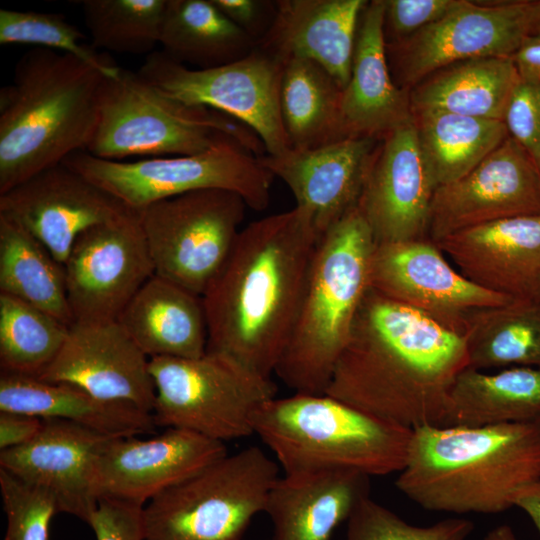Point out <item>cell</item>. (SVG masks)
<instances>
[{
	"mask_svg": "<svg viewBox=\"0 0 540 540\" xmlns=\"http://www.w3.org/2000/svg\"><path fill=\"white\" fill-rule=\"evenodd\" d=\"M468 367L463 336L369 289L325 394L410 430L443 426Z\"/></svg>",
	"mask_w": 540,
	"mask_h": 540,
	"instance_id": "6da1fadb",
	"label": "cell"
},
{
	"mask_svg": "<svg viewBox=\"0 0 540 540\" xmlns=\"http://www.w3.org/2000/svg\"><path fill=\"white\" fill-rule=\"evenodd\" d=\"M320 238L297 206L243 227L202 295L207 350L272 377L288 343Z\"/></svg>",
	"mask_w": 540,
	"mask_h": 540,
	"instance_id": "7a4b0ae2",
	"label": "cell"
},
{
	"mask_svg": "<svg viewBox=\"0 0 540 540\" xmlns=\"http://www.w3.org/2000/svg\"><path fill=\"white\" fill-rule=\"evenodd\" d=\"M540 480V422L412 431L395 485L430 511L496 514Z\"/></svg>",
	"mask_w": 540,
	"mask_h": 540,
	"instance_id": "3957f363",
	"label": "cell"
},
{
	"mask_svg": "<svg viewBox=\"0 0 540 540\" xmlns=\"http://www.w3.org/2000/svg\"><path fill=\"white\" fill-rule=\"evenodd\" d=\"M105 76L80 59L27 51L0 90V195L68 156L86 151Z\"/></svg>",
	"mask_w": 540,
	"mask_h": 540,
	"instance_id": "277c9868",
	"label": "cell"
},
{
	"mask_svg": "<svg viewBox=\"0 0 540 540\" xmlns=\"http://www.w3.org/2000/svg\"><path fill=\"white\" fill-rule=\"evenodd\" d=\"M375 242L356 207L319 238L275 374L295 393L325 394L368 292Z\"/></svg>",
	"mask_w": 540,
	"mask_h": 540,
	"instance_id": "5b68a950",
	"label": "cell"
},
{
	"mask_svg": "<svg viewBox=\"0 0 540 540\" xmlns=\"http://www.w3.org/2000/svg\"><path fill=\"white\" fill-rule=\"evenodd\" d=\"M253 432L272 451L284 475L356 471L399 473L412 431L327 394L294 393L263 404Z\"/></svg>",
	"mask_w": 540,
	"mask_h": 540,
	"instance_id": "8992f818",
	"label": "cell"
},
{
	"mask_svg": "<svg viewBox=\"0 0 540 540\" xmlns=\"http://www.w3.org/2000/svg\"><path fill=\"white\" fill-rule=\"evenodd\" d=\"M225 135L258 157L266 151L259 137L239 121L170 98L138 72L121 68L117 76L103 80L98 123L86 151L112 161L186 156L210 149Z\"/></svg>",
	"mask_w": 540,
	"mask_h": 540,
	"instance_id": "52a82bcc",
	"label": "cell"
},
{
	"mask_svg": "<svg viewBox=\"0 0 540 540\" xmlns=\"http://www.w3.org/2000/svg\"><path fill=\"white\" fill-rule=\"evenodd\" d=\"M279 469L258 446L227 453L144 505V540H240Z\"/></svg>",
	"mask_w": 540,
	"mask_h": 540,
	"instance_id": "ba28073f",
	"label": "cell"
},
{
	"mask_svg": "<svg viewBox=\"0 0 540 540\" xmlns=\"http://www.w3.org/2000/svg\"><path fill=\"white\" fill-rule=\"evenodd\" d=\"M62 163L137 212L202 189L237 193L248 208L262 211L269 206L274 180L259 157L229 135L194 155L121 162L78 151Z\"/></svg>",
	"mask_w": 540,
	"mask_h": 540,
	"instance_id": "9c48e42d",
	"label": "cell"
},
{
	"mask_svg": "<svg viewBox=\"0 0 540 540\" xmlns=\"http://www.w3.org/2000/svg\"><path fill=\"white\" fill-rule=\"evenodd\" d=\"M149 371L156 426L185 429L221 442L254 434L255 413L277 392L272 377L211 351L197 358L152 357Z\"/></svg>",
	"mask_w": 540,
	"mask_h": 540,
	"instance_id": "30bf717a",
	"label": "cell"
},
{
	"mask_svg": "<svg viewBox=\"0 0 540 540\" xmlns=\"http://www.w3.org/2000/svg\"><path fill=\"white\" fill-rule=\"evenodd\" d=\"M246 208L237 193L202 189L139 211L155 275L202 297L234 246Z\"/></svg>",
	"mask_w": 540,
	"mask_h": 540,
	"instance_id": "8fae6325",
	"label": "cell"
},
{
	"mask_svg": "<svg viewBox=\"0 0 540 540\" xmlns=\"http://www.w3.org/2000/svg\"><path fill=\"white\" fill-rule=\"evenodd\" d=\"M283 71L284 63L255 47L237 61L207 69L153 51L137 72L170 98L239 121L259 137L267 155L277 156L291 149L280 106Z\"/></svg>",
	"mask_w": 540,
	"mask_h": 540,
	"instance_id": "7c38bea8",
	"label": "cell"
},
{
	"mask_svg": "<svg viewBox=\"0 0 540 540\" xmlns=\"http://www.w3.org/2000/svg\"><path fill=\"white\" fill-rule=\"evenodd\" d=\"M533 1L493 4L460 0L444 17L413 35L386 43L405 85L474 58L512 57L532 33Z\"/></svg>",
	"mask_w": 540,
	"mask_h": 540,
	"instance_id": "4fadbf2b",
	"label": "cell"
},
{
	"mask_svg": "<svg viewBox=\"0 0 540 540\" xmlns=\"http://www.w3.org/2000/svg\"><path fill=\"white\" fill-rule=\"evenodd\" d=\"M64 269L74 321L117 320L155 274L139 213L132 211L83 231Z\"/></svg>",
	"mask_w": 540,
	"mask_h": 540,
	"instance_id": "5bb4252c",
	"label": "cell"
},
{
	"mask_svg": "<svg viewBox=\"0 0 540 540\" xmlns=\"http://www.w3.org/2000/svg\"><path fill=\"white\" fill-rule=\"evenodd\" d=\"M369 286L461 336L473 313L513 302L465 278L428 238L375 245Z\"/></svg>",
	"mask_w": 540,
	"mask_h": 540,
	"instance_id": "9a60e30c",
	"label": "cell"
},
{
	"mask_svg": "<svg viewBox=\"0 0 540 540\" xmlns=\"http://www.w3.org/2000/svg\"><path fill=\"white\" fill-rule=\"evenodd\" d=\"M540 215V168L512 137L464 177L436 188L428 238L502 219Z\"/></svg>",
	"mask_w": 540,
	"mask_h": 540,
	"instance_id": "2e32d148",
	"label": "cell"
},
{
	"mask_svg": "<svg viewBox=\"0 0 540 540\" xmlns=\"http://www.w3.org/2000/svg\"><path fill=\"white\" fill-rule=\"evenodd\" d=\"M132 211L63 163L0 195V215L21 225L62 265L83 231Z\"/></svg>",
	"mask_w": 540,
	"mask_h": 540,
	"instance_id": "e0dca14e",
	"label": "cell"
},
{
	"mask_svg": "<svg viewBox=\"0 0 540 540\" xmlns=\"http://www.w3.org/2000/svg\"><path fill=\"white\" fill-rule=\"evenodd\" d=\"M77 386L95 398L151 413L149 357L117 320L74 321L53 362L38 377Z\"/></svg>",
	"mask_w": 540,
	"mask_h": 540,
	"instance_id": "ac0fdd59",
	"label": "cell"
},
{
	"mask_svg": "<svg viewBox=\"0 0 540 540\" xmlns=\"http://www.w3.org/2000/svg\"><path fill=\"white\" fill-rule=\"evenodd\" d=\"M435 190L412 117L381 138L359 198L375 245L427 239Z\"/></svg>",
	"mask_w": 540,
	"mask_h": 540,
	"instance_id": "d6986e66",
	"label": "cell"
},
{
	"mask_svg": "<svg viewBox=\"0 0 540 540\" xmlns=\"http://www.w3.org/2000/svg\"><path fill=\"white\" fill-rule=\"evenodd\" d=\"M226 454L224 442L180 428H166L148 439L116 437L97 462L98 500L111 498L144 506Z\"/></svg>",
	"mask_w": 540,
	"mask_h": 540,
	"instance_id": "ffe728a7",
	"label": "cell"
},
{
	"mask_svg": "<svg viewBox=\"0 0 540 540\" xmlns=\"http://www.w3.org/2000/svg\"><path fill=\"white\" fill-rule=\"evenodd\" d=\"M43 420L40 432L30 442L0 451V468L47 490L55 498L58 512L88 524L98 503L97 462L117 436L64 420Z\"/></svg>",
	"mask_w": 540,
	"mask_h": 540,
	"instance_id": "44dd1931",
	"label": "cell"
},
{
	"mask_svg": "<svg viewBox=\"0 0 540 540\" xmlns=\"http://www.w3.org/2000/svg\"><path fill=\"white\" fill-rule=\"evenodd\" d=\"M381 138H345L311 149L259 157L290 189L320 234L356 208Z\"/></svg>",
	"mask_w": 540,
	"mask_h": 540,
	"instance_id": "7402d4cb",
	"label": "cell"
},
{
	"mask_svg": "<svg viewBox=\"0 0 540 540\" xmlns=\"http://www.w3.org/2000/svg\"><path fill=\"white\" fill-rule=\"evenodd\" d=\"M434 243L477 286L513 302L540 303V215L502 219Z\"/></svg>",
	"mask_w": 540,
	"mask_h": 540,
	"instance_id": "603a6c76",
	"label": "cell"
},
{
	"mask_svg": "<svg viewBox=\"0 0 540 540\" xmlns=\"http://www.w3.org/2000/svg\"><path fill=\"white\" fill-rule=\"evenodd\" d=\"M364 0H278L273 23L256 48L282 63L306 59L323 67L344 88Z\"/></svg>",
	"mask_w": 540,
	"mask_h": 540,
	"instance_id": "cb8c5ba5",
	"label": "cell"
},
{
	"mask_svg": "<svg viewBox=\"0 0 540 540\" xmlns=\"http://www.w3.org/2000/svg\"><path fill=\"white\" fill-rule=\"evenodd\" d=\"M384 15V0H374L360 16L350 79L341 96L346 138H382L412 119L409 94L391 78Z\"/></svg>",
	"mask_w": 540,
	"mask_h": 540,
	"instance_id": "d4e9b609",
	"label": "cell"
},
{
	"mask_svg": "<svg viewBox=\"0 0 540 540\" xmlns=\"http://www.w3.org/2000/svg\"><path fill=\"white\" fill-rule=\"evenodd\" d=\"M369 478L348 470L280 476L264 511L273 523V540H329L369 496Z\"/></svg>",
	"mask_w": 540,
	"mask_h": 540,
	"instance_id": "484cf974",
	"label": "cell"
},
{
	"mask_svg": "<svg viewBox=\"0 0 540 540\" xmlns=\"http://www.w3.org/2000/svg\"><path fill=\"white\" fill-rule=\"evenodd\" d=\"M117 321L149 358H197L206 353L202 297L158 275L143 284Z\"/></svg>",
	"mask_w": 540,
	"mask_h": 540,
	"instance_id": "4316f807",
	"label": "cell"
},
{
	"mask_svg": "<svg viewBox=\"0 0 540 540\" xmlns=\"http://www.w3.org/2000/svg\"><path fill=\"white\" fill-rule=\"evenodd\" d=\"M0 412L64 420L117 437L137 436L156 426L151 413L99 400L77 386L2 371Z\"/></svg>",
	"mask_w": 540,
	"mask_h": 540,
	"instance_id": "83f0119b",
	"label": "cell"
},
{
	"mask_svg": "<svg viewBox=\"0 0 540 540\" xmlns=\"http://www.w3.org/2000/svg\"><path fill=\"white\" fill-rule=\"evenodd\" d=\"M520 81L512 57L458 62L425 78L409 93L411 113L432 110L504 122Z\"/></svg>",
	"mask_w": 540,
	"mask_h": 540,
	"instance_id": "f1b7e54d",
	"label": "cell"
},
{
	"mask_svg": "<svg viewBox=\"0 0 540 540\" xmlns=\"http://www.w3.org/2000/svg\"><path fill=\"white\" fill-rule=\"evenodd\" d=\"M529 422H540V368L487 373L468 367L455 378L443 426Z\"/></svg>",
	"mask_w": 540,
	"mask_h": 540,
	"instance_id": "f546056e",
	"label": "cell"
},
{
	"mask_svg": "<svg viewBox=\"0 0 540 540\" xmlns=\"http://www.w3.org/2000/svg\"><path fill=\"white\" fill-rule=\"evenodd\" d=\"M159 44L172 60L198 69L237 61L256 46L212 0H167Z\"/></svg>",
	"mask_w": 540,
	"mask_h": 540,
	"instance_id": "4dcf8cb0",
	"label": "cell"
},
{
	"mask_svg": "<svg viewBox=\"0 0 540 540\" xmlns=\"http://www.w3.org/2000/svg\"><path fill=\"white\" fill-rule=\"evenodd\" d=\"M412 117L435 188L467 175L509 136L500 120L432 110L413 113Z\"/></svg>",
	"mask_w": 540,
	"mask_h": 540,
	"instance_id": "1f68e13d",
	"label": "cell"
},
{
	"mask_svg": "<svg viewBox=\"0 0 540 540\" xmlns=\"http://www.w3.org/2000/svg\"><path fill=\"white\" fill-rule=\"evenodd\" d=\"M342 90L313 61L291 59L284 64L280 106L291 148H317L346 138L341 115Z\"/></svg>",
	"mask_w": 540,
	"mask_h": 540,
	"instance_id": "d6a6232c",
	"label": "cell"
},
{
	"mask_svg": "<svg viewBox=\"0 0 540 540\" xmlns=\"http://www.w3.org/2000/svg\"><path fill=\"white\" fill-rule=\"evenodd\" d=\"M0 293L16 297L67 326L74 323L64 265L14 220L0 215Z\"/></svg>",
	"mask_w": 540,
	"mask_h": 540,
	"instance_id": "836d02e7",
	"label": "cell"
},
{
	"mask_svg": "<svg viewBox=\"0 0 540 540\" xmlns=\"http://www.w3.org/2000/svg\"><path fill=\"white\" fill-rule=\"evenodd\" d=\"M462 336L469 368H540V303L479 310L466 321Z\"/></svg>",
	"mask_w": 540,
	"mask_h": 540,
	"instance_id": "e575fe53",
	"label": "cell"
},
{
	"mask_svg": "<svg viewBox=\"0 0 540 540\" xmlns=\"http://www.w3.org/2000/svg\"><path fill=\"white\" fill-rule=\"evenodd\" d=\"M68 330L50 314L0 293L1 371L39 377L59 353Z\"/></svg>",
	"mask_w": 540,
	"mask_h": 540,
	"instance_id": "d590c367",
	"label": "cell"
},
{
	"mask_svg": "<svg viewBox=\"0 0 540 540\" xmlns=\"http://www.w3.org/2000/svg\"><path fill=\"white\" fill-rule=\"evenodd\" d=\"M79 3L95 49L149 55L159 44L167 0H84Z\"/></svg>",
	"mask_w": 540,
	"mask_h": 540,
	"instance_id": "8d00e7d4",
	"label": "cell"
},
{
	"mask_svg": "<svg viewBox=\"0 0 540 540\" xmlns=\"http://www.w3.org/2000/svg\"><path fill=\"white\" fill-rule=\"evenodd\" d=\"M85 36L61 14L0 10V44H28L72 55L105 77L121 71L112 59L84 42Z\"/></svg>",
	"mask_w": 540,
	"mask_h": 540,
	"instance_id": "74e56055",
	"label": "cell"
},
{
	"mask_svg": "<svg viewBox=\"0 0 540 540\" xmlns=\"http://www.w3.org/2000/svg\"><path fill=\"white\" fill-rule=\"evenodd\" d=\"M473 529V523L463 518L415 526L366 496L347 520L346 540H466Z\"/></svg>",
	"mask_w": 540,
	"mask_h": 540,
	"instance_id": "f35d334b",
	"label": "cell"
},
{
	"mask_svg": "<svg viewBox=\"0 0 540 540\" xmlns=\"http://www.w3.org/2000/svg\"><path fill=\"white\" fill-rule=\"evenodd\" d=\"M0 490L7 518L5 540H49V527L58 512L47 490L0 468Z\"/></svg>",
	"mask_w": 540,
	"mask_h": 540,
	"instance_id": "ab89813d",
	"label": "cell"
},
{
	"mask_svg": "<svg viewBox=\"0 0 540 540\" xmlns=\"http://www.w3.org/2000/svg\"><path fill=\"white\" fill-rule=\"evenodd\" d=\"M504 123L509 136L540 168V84L519 82L508 103Z\"/></svg>",
	"mask_w": 540,
	"mask_h": 540,
	"instance_id": "60d3db41",
	"label": "cell"
},
{
	"mask_svg": "<svg viewBox=\"0 0 540 540\" xmlns=\"http://www.w3.org/2000/svg\"><path fill=\"white\" fill-rule=\"evenodd\" d=\"M460 0H384V32L392 33L394 42L403 40L435 23Z\"/></svg>",
	"mask_w": 540,
	"mask_h": 540,
	"instance_id": "b9f144b4",
	"label": "cell"
},
{
	"mask_svg": "<svg viewBox=\"0 0 540 540\" xmlns=\"http://www.w3.org/2000/svg\"><path fill=\"white\" fill-rule=\"evenodd\" d=\"M143 505L100 498L89 525L96 540H144Z\"/></svg>",
	"mask_w": 540,
	"mask_h": 540,
	"instance_id": "7bdbcfd3",
	"label": "cell"
},
{
	"mask_svg": "<svg viewBox=\"0 0 540 540\" xmlns=\"http://www.w3.org/2000/svg\"><path fill=\"white\" fill-rule=\"evenodd\" d=\"M218 9L255 43L270 29L276 12V1L212 0Z\"/></svg>",
	"mask_w": 540,
	"mask_h": 540,
	"instance_id": "ee69618b",
	"label": "cell"
},
{
	"mask_svg": "<svg viewBox=\"0 0 540 540\" xmlns=\"http://www.w3.org/2000/svg\"><path fill=\"white\" fill-rule=\"evenodd\" d=\"M44 420L35 416L0 412V450L18 447L36 437Z\"/></svg>",
	"mask_w": 540,
	"mask_h": 540,
	"instance_id": "f6af8a7d",
	"label": "cell"
},
{
	"mask_svg": "<svg viewBox=\"0 0 540 540\" xmlns=\"http://www.w3.org/2000/svg\"><path fill=\"white\" fill-rule=\"evenodd\" d=\"M512 59L522 81L540 84V33L528 35Z\"/></svg>",
	"mask_w": 540,
	"mask_h": 540,
	"instance_id": "bcb514c9",
	"label": "cell"
},
{
	"mask_svg": "<svg viewBox=\"0 0 540 540\" xmlns=\"http://www.w3.org/2000/svg\"><path fill=\"white\" fill-rule=\"evenodd\" d=\"M513 506L522 509L532 520L540 533V480L515 492Z\"/></svg>",
	"mask_w": 540,
	"mask_h": 540,
	"instance_id": "7dc6e473",
	"label": "cell"
},
{
	"mask_svg": "<svg viewBox=\"0 0 540 540\" xmlns=\"http://www.w3.org/2000/svg\"><path fill=\"white\" fill-rule=\"evenodd\" d=\"M484 540H517L512 528L508 525H499L489 531Z\"/></svg>",
	"mask_w": 540,
	"mask_h": 540,
	"instance_id": "c3c4849f",
	"label": "cell"
},
{
	"mask_svg": "<svg viewBox=\"0 0 540 540\" xmlns=\"http://www.w3.org/2000/svg\"><path fill=\"white\" fill-rule=\"evenodd\" d=\"M540 33V0L533 1L532 33Z\"/></svg>",
	"mask_w": 540,
	"mask_h": 540,
	"instance_id": "681fc988",
	"label": "cell"
}]
</instances>
